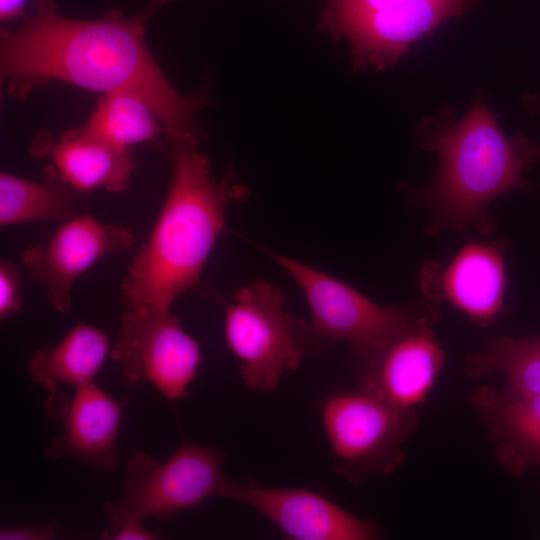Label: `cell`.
<instances>
[{
  "label": "cell",
  "mask_w": 540,
  "mask_h": 540,
  "mask_svg": "<svg viewBox=\"0 0 540 540\" xmlns=\"http://www.w3.org/2000/svg\"><path fill=\"white\" fill-rule=\"evenodd\" d=\"M225 456L216 446L185 441L165 461L136 452L126 465L122 495L103 506L109 529L148 518L167 521L208 498L225 497L232 480L222 469Z\"/></svg>",
  "instance_id": "cell-6"
},
{
  "label": "cell",
  "mask_w": 540,
  "mask_h": 540,
  "mask_svg": "<svg viewBox=\"0 0 540 540\" xmlns=\"http://www.w3.org/2000/svg\"><path fill=\"white\" fill-rule=\"evenodd\" d=\"M30 152L36 158H46V169L84 193L97 188L123 192L135 168L130 148L107 141L86 125L65 131L58 139L42 132L32 142Z\"/></svg>",
  "instance_id": "cell-15"
},
{
  "label": "cell",
  "mask_w": 540,
  "mask_h": 540,
  "mask_svg": "<svg viewBox=\"0 0 540 540\" xmlns=\"http://www.w3.org/2000/svg\"><path fill=\"white\" fill-rule=\"evenodd\" d=\"M321 27L350 48L352 68L393 67L410 47L477 0H326Z\"/></svg>",
  "instance_id": "cell-7"
},
{
  "label": "cell",
  "mask_w": 540,
  "mask_h": 540,
  "mask_svg": "<svg viewBox=\"0 0 540 540\" xmlns=\"http://www.w3.org/2000/svg\"><path fill=\"white\" fill-rule=\"evenodd\" d=\"M462 371L470 378L500 377L506 395L539 393L540 335L491 338L486 348L465 356Z\"/></svg>",
  "instance_id": "cell-19"
},
{
  "label": "cell",
  "mask_w": 540,
  "mask_h": 540,
  "mask_svg": "<svg viewBox=\"0 0 540 540\" xmlns=\"http://www.w3.org/2000/svg\"><path fill=\"white\" fill-rule=\"evenodd\" d=\"M319 411L335 472L355 485L402 465L419 423L418 410L395 407L358 386L330 393Z\"/></svg>",
  "instance_id": "cell-5"
},
{
  "label": "cell",
  "mask_w": 540,
  "mask_h": 540,
  "mask_svg": "<svg viewBox=\"0 0 540 540\" xmlns=\"http://www.w3.org/2000/svg\"><path fill=\"white\" fill-rule=\"evenodd\" d=\"M226 498L251 506L293 540H375L380 527L307 488H276L252 478L231 480Z\"/></svg>",
  "instance_id": "cell-12"
},
{
  "label": "cell",
  "mask_w": 540,
  "mask_h": 540,
  "mask_svg": "<svg viewBox=\"0 0 540 540\" xmlns=\"http://www.w3.org/2000/svg\"><path fill=\"white\" fill-rule=\"evenodd\" d=\"M126 402L113 398L94 381L74 388L70 397L60 390L49 394L45 409L60 422L62 432L50 442L45 456L114 470L119 464L116 441Z\"/></svg>",
  "instance_id": "cell-14"
},
{
  "label": "cell",
  "mask_w": 540,
  "mask_h": 540,
  "mask_svg": "<svg viewBox=\"0 0 540 540\" xmlns=\"http://www.w3.org/2000/svg\"><path fill=\"white\" fill-rule=\"evenodd\" d=\"M170 141V187L150 235L132 258L123 280L125 308H171L178 296L196 288L225 229L227 206L247 193L229 175L217 181L198 144Z\"/></svg>",
  "instance_id": "cell-3"
},
{
  "label": "cell",
  "mask_w": 540,
  "mask_h": 540,
  "mask_svg": "<svg viewBox=\"0 0 540 540\" xmlns=\"http://www.w3.org/2000/svg\"><path fill=\"white\" fill-rule=\"evenodd\" d=\"M22 304V285L18 268L6 259L0 262V319L16 315Z\"/></svg>",
  "instance_id": "cell-21"
},
{
  "label": "cell",
  "mask_w": 540,
  "mask_h": 540,
  "mask_svg": "<svg viewBox=\"0 0 540 540\" xmlns=\"http://www.w3.org/2000/svg\"><path fill=\"white\" fill-rule=\"evenodd\" d=\"M86 126L107 141L124 148L157 142L168 131L150 103L140 94L118 90L103 94Z\"/></svg>",
  "instance_id": "cell-20"
},
{
  "label": "cell",
  "mask_w": 540,
  "mask_h": 540,
  "mask_svg": "<svg viewBox=\"0 0 540 540\" xmlns=\"http://www.w3.org/2000/svg\"><path fill=\"white\" fill-rule=\"evenodd\" d=\"M120 324L111 358L122 379L129 385L148 381L168 400L186 397L201 348L171 308L126 307Z\"/></svg>",
  "instance_id": "cell-9"
},
{
  "label": "cell",
  "mask_w": 540,
  "mask_h": 540,
  "mask_svg": "<svg viewBox=\"0 0 540 540\" xmlns=\"http://www.w3.org/2000/svg\"><path fill=\"white\" fill-rule=\"evenodd\" d=\"M135 242L129 229L85 213L61 224L46 243L26 248L19 262L28 277L43 286L50 305L64 313L71 308L77 279L103 257L126 251Z\"/></svg>",
  "instance_id": "cell-11"
},
{
  "label": "cell",
  "mask_w": 540,
  "mask_h": 540,
  "mask_svg": "<svg viewBox=\"0 0 540 540\" xmlns=\"http://www.w3.org/2000/svg\"><path fill=\"white\" fill-rule=\"evenodd\" d=\"M273 261L300 287L310 309V321L300 320L303 347L324 348L343 341L360 373L380 348L405 327L438 321L439 308L430 302L382 306L351 285L287 256L270 253Z\"/></svg>",
  "instance_id": "cell-4"
},
{
  "label": "cell",
  "mask_w": 540,
  "mask_h": 540,
  "mask_svg": "<svg viewBox=\"0 0 540 540\" xmlns=\"http://www.w3.org/2000/svg\"><path fill=\"white\" fill-rule=\"evenodd\" d=\"M79 191L45 169V180H28L0 173L1 227L32 222L63 224L77 217L84 205Z\"/></svg>",
  "instance_id": "cell-18"
},
{
  "label": "cell",
  "mask_w": 540,
  "mask_h": 540,
  "mask_svg": "<svg viewBox=\"0 0 540 540\" xmlns=\"http://www.w3.org/2000/svg\"><path fill=\"white\" fill-rule=\"evenodd\" d=\"M520 103L526 113L530 116H540V95L537 93H523L520 98Z\"/></svg>",
  "instance_id": "cell-25"
},
{
  "label": "cell",
  "mask_w": 540,
  "mask_h": 540,
  "mask_svg": "<svg viewBox=\"0 0 540 540\" xmlns=\"http://www.w3.org/2000/svg\"><path fill=\"white\" fill-rule=\"evenodd\" d=\"M58 531L56 522L42 525L19 524L17 526L2 528L1 540H48L55 537Z\"/></svg>",
  "instance_id": "cell-22"
},
{
  "label": "cell",
  "mask_w": 540,
  "mask_h": 540,
  "mask_svg": "<svg viewBox=\"0 0 540 540\" xmlns=\"http://www.w3.org/2000/svg\"><path fill=\"white\" fill-rule=\"evenodd\" d=\"M415 138L419 148L437 154V170L428 185L403 183L400 190L409 206L428 211L429 236L472 228L489 237L497 229L491 203L513 191L533 190L525 173L540 159V147L522 133L507 136L485 93L461 119L450 106L424 116Z\"/></svg>",
  "instance_id": "cell-2"
},
{
  "label": "cell",
  "mask_w": 540,
  "mask_h": 540,
  "mask_svg": "<svg viewBox=\"0 0 540 540\" xmlns=\"http://www.w3.org/2000/svg\"><path fill=\"white\" fill-rule=\"evenodd\" d=\"M411 324L388 340L357 374V386L385 402L417 410L429 399L446 362V351L434 325Z\"/></svg>",
  "instance_id": "cell-13"
},
{
  "label": "cell",
  "mask_w": 540,
  "mask_h": 540,
  "mask_svg": "<svg viewBox=\"0 0 540 540\" xmlns=\"http://www.w3.org/2000/svg\"><path fill=\"white\" fill-rule=\"evenodd\" d=\"M29 0H0V20L8 22L25 15Z\"/></svg>",
  "instance_id": "cell-24"
},
{
  "label": "cell",
  "mask_w": 540,
  "mask_h": 540,
  "mask_svg": "<svg viewBox=\"0 0 540 540\" xmlns=\"http://www.w3.org/2000/svg\"><path fill=\"white\" fill-rule=\"evenodd\" d=\"M284 303L280 289L258 280L238 289L226 307V342L238 358L240 377L250 390L270 393L285 371L300 366V320L284 309Z\"/></svg>",
  "instance_id": "cell-8"
},
{
  "label": "cell",
  "mask_w": 540,
  "mask_h": 540,
  "mask_svg": "<svg viewBox=\"0 0 540 540\" xmlns=\"http://www.w3.org/2000/svg\"><path fill=\"white\" fill-rule=\"evenodd\" d=\"M109 337L101 329L78 322L55 345L37 350L27 372L49 394L68 385L76 388L94 381L109 352Z\"/></svg>",
  "instance_id": "cell-17"
},
{
  "label": "cell",
  "mask_w": 540,
  "mask_h": 540,
  "mask_svg": "<svg viewBox=\"0 0 540 540\" xmlns=\"http://www.w3.org/2000/svg\"><path fill=\"white\" fill-rule=\"evenodd\" d=\"M103 539L109 540H155L158 535L143 525V522L128 521L114 529H107Z\"/></svg>",
  "instance_id": "cell-23"
},
{
  "label": "cell",
  "mask_w": 540,
  "mask_h": 540,
  "mask_svg": "<svg viewBox=\"0 0 540 540\" xmlns=\"http://www.w3.org/2000/svg\"><path fill=\"white\" fill-rule=\"evenodd\" d=\"M509 248L503 237L472 240L447 264L425 261L417 276L419 289L428 302L447 304L473 325L489 328L506 310Z\"/></svg>",
  "instance_id": "cell-10"
},
{
  "label": "cell",
  "mask_w": 540,
  "mask_h": 540,
  "mask_svg": "<svg viewBox=\"0 0 540 540\" xmlns=\"http://www.w3.org/2000/svg\"><path fill=\"white\" fill-rule=\"evenodd\" d=\"M470 402L507 472L520 476L540 467V392L511 396L485 386L472 393Z\"/></svg>",
  "instance_id": "cell-16"
},
{
  "label": "cell",
  "mask_w": 540,
  "mask_h": 540,
  "mask_svg": "<svg viewBox=\"0 0 540 540\" xmlns=\"http://www.w3.org/2000/svg\"><path fill=\"white\" fill-rule=\"evenodd\" d=\"M169 0H151L131 17L113 11L100 19H74L58 12L53 0H31L34 13L13 30H2L1 78L17 98L51 81L107 94L129 90L153 107L169 139L199 144L194 115L204 104L169 82L146 43L147 23Z\"/></svg>",
  "instance_id": "cell-1"
}]
</instances>
